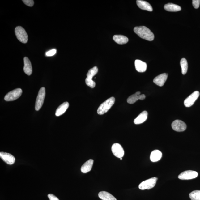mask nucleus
I'll list each match as a JSON object with an SVG mask.
<instances>
[{
  "instance_id": "f257e3e1",
  "label": "nucleus",
  "mask_w": 200,
  "mask_h": 200,
  "mask_svg": "<svg viewBox=\"0 0 200 200\" xmlns=\"http://www.w3.org/2000/svg\"><path fill=\"white\" fill-rule=\"evenodd\" d=\"M134 32L140 38L148 41H152L154 39V35L150 29L145 26L135 27L134 29Z\"/></svg>"
},
{
  "instance_id": "f03ea898",
  "label": "nucleus",
  "mask_w": 200,
  "mask_h": 200,
  "mask_svg": "<svg viewBox=\"0 0 200 200\" xmlns=\"http://www.w3.org/2000/svg\"><path fill=\"white\" fill-rule=\"evenodd\" d=\"M115 102L114 97H112L100 104L97 110L99 115H102L107 113L111 109Z\"/></svg>"
},
{
  "instance_id": "7ed1b4c3",
  "label": "nucleus",
  "mask_w": 200,
  "mask_h": 200,
  "mask_svg": "<svg viewBox=\"0 0 200 200\" xmlns=\"http://www.w3.org/2000/svg\"><path fill=\"white\" fill-rule=\"evenodd\" d=\"M98 70V68L97 66H95L90 69L87 74V78L85 79L86 83L87 86L91 88H94L96 85V83L92 79L93 76L97 74Z\"/></svg>"
},
{
  "instance_id": "20e7f679",
  "label": "nucleus",
  "mask_w": 200,
  "mask_h": 200,
  "mask_svg": "<svg viewBox=\"0 0 200 200\" xmlns=\"http://www.w3.org/2000/svg\"><path fill=\"white\" fill-rule=\"evenodd\" d=\"M15 33L18 40L23 44H26L28 40L27 33L25 29L20 26H18L15 29Z\"/></svg>"
},
{
  "instance_id": "39448f33",
  "label": "nucleus",
  "mask_w": 200,
  "mask_h": 200,
  "mask_svg": "<svg viewBox=\"0 0 200 200\" xmlns=\"http://www.w3.org/2000/svg\"><path fill=\"white\" fill-rule=\"evenodd\" d=\"M45 95V89L44 87H42L39 91L35 103V109L36 111H39L42 107Z\"/></svg>"
},
{
  "instance_id": "423d86ee",
  "label": "nucleus",
  "mask_w": 200,
  "mask_h": 200,
  "mask_svg": "<svg viewBox=\"0 0 200 200\" xmlns=\"http://www.w3.org/2000/svg\"><path fill=\"white\" fill-rule=\"evenodd\" d=\"M157 179L158 178L156 177L147 179L141 182L139 185V188L140 189L143 190L150 189L155 185Z\"/></svg>"
},
{
  "instance_id": "0eeeda50",
  "label": "nucleus",
  "mask_w": 200,
  "mask_h": 200,
  "mask_svg": "<svg viewBox=\"0 0 200 200\" xmlns=\"http://www.w3.org/2000/svg\"><path fill=\"white\" fill-rule=\"evenodd\" d=\"M22 90L20 88H17L10 91L5 95V100L6 101H12L17 100L21 96Z\"/></svg>"
},
{
  "instance_id": "6e6552de",
  "label": "nucleus",
  "mask_w": 200,
  "mask_h": 200,
  "mask_svg": "<svg viewBox=\"0 0 200 200\" xmlns=\"http://www.w3.org/2000/svg\"><path fill=\"white\" fill-rule=\"evenodd\" d=\"M199 92L198 91H195L192 93L185 100L184 102L185 106L186 107H189L193 105L196 100L199 98Z\"/></svg>"
},
{
  "instance_id": "1a4fd4ad",
  "label": "nucleus",
  "mask_w": 200,
  "mask_h": 200,
  "mask_svg": "<svg viewBox=\"0 0 200 200\" xmlns=\"http://www.w3.org/2000/svg\"><path fill=\"white\" fill-rule=\"evenodd\" d=\"M197 172L191 170L185 171L178 176V178L182 180H189L196 178L198 177Z\"/></svg>"
},
{
  "instance_id": "9d476101",
  "label": "nucleus",
  "mask_w": 200,
  "mask_h": 200,
  "mask_svg": "<svg viewBox=\"0 0 200 200\" xmlns=\"http://www.w3.org/2000/svg\"><path fill=\"white\" fill-rule=\"evenodd\" d=\"M112 151L117 157L122 158L124 155V151L121 146L118 143H115L112 146Z\"/></svg>"
},
{
  "instance_id": "9b49d317",
  "label": "nucleus",
  "mask_w": 200,
  "mask_h": 200,
  "mask_svg": "<svg viewBox=\"0 0 200 200\" xmlns=\"http://www.w3.org/2000/svg\"><path fill=\"white\" fill-rule=\"evenodd\" d=\"M173 130L177 132H183L186 130V125L184 121L180 120H176L172 124Z\"/></svg>"
},
{
  "instance_id": "f8f14e48",
  "label": "nucleus",
  "mask_w": 200,
  "mask_h": 200,
  "mask_svg": "<svg viewBox=\"0 0 200 200\" xmlns=\"http://www.w3.org/2000/svg\"><path fill=\"white\" fill-rule=\"evenodd\" d=\"M140 91H137L135 94L131 95L127 99V101L128 104H133L138 100H143L146 98L145 95L144 94L141 95Z\"/></svg>"
},
{
  "instance_id": "ddd939ff",
  "label": "nucleus",
  "mask_w": 200,
  "mask_h": 200,
  "mask_svg": "<svg viewBox=\"0 0 200 200\" xmlns=\"http://www.w3.org/2000/svg\"><path fill=\"white\" fill-rule=\"evenodd\" d=\"M0 157L4 161L10 165L14 164L15 161V158L14 156L6 152H0Z\"/></svg>"
},
{
  "instance_id": "4468645a",
  "label": "nucleus",
  "mask_w": 200,
  "mask_h": 200,
  "mask_svg": "<svg viewBox=\"0 0 200 200\" xmlns=\"http://www.w3.org/2000/svg\"><path fill=\"white\" fill-rule=\"evenodd\" d=\"M168 76V74L166 73L160 74L155 78L153 82L156 85L160 86V87H162L165 83L167 79Z\"/></svg>"
},
{
  "instance_id": "2eb2a0df",
  "label": "nucleus",
  "mask_w": 200,
  "mask_h": 200,
  "mask_svg": "<svg viewBox=\"0 0 200 200\" xmlns=\"http://www.w3.org/2000/svg\"><path fill=\"white\" fill-rule=\"evenodd\" d=\"M24 66L23 70L28 75H31L32 73V68L30 61L27 57L24 58Z\"/></svg>"
},
{
  "instance_id": "dca6fc26",
  "label": "nucleus",
  "mask_w": 200,
  "mask_h": 200,
  "mask_svg": "<svg viewBox=\"0 0 200 200\" xmlns=\"http://www.w3.org/2000/svg\"><path fill=\"white\" fill-rule=\"evenodd\" d=\"M136 3L139 8L149 12H152L153 11L152 6L147 2L142 1V0H137L136 1Z\"/></svg>"
},
{
  "instance_id": "f3484780",
  "label": "nucleus",
  "mask_w": 200,
  "mask_h": 200,
  "mask_svg": "<svg viewBox=\"0 0 200 200\" xmlns=\"http://www.w3.org/2000/svg\"><path fill=\"white\" fill-rule=\"evenodd\" d=\"M135 68L136 70L139 72H144L147 69V63L139 60H136L134 62Z\"/></svg>"
},
{
  "instance_id": "a211bd4d",
  "label": "nucleus",
  "mask_w": 200,
  "mask_h": 200,
  "mask_svg": "<svg viewBox=\"0 0 200 200\" xmlns=\"http://www.w3.org/2000/svg\"><path fill=\"white\" fill-rule=\"evenodd\" d=\"M147 111H143L138 115V116L134 119V124L138 125L144 122L147 118Z\"/></svg>"
},
{
  "instance_id": "6ab92c4d",
  "label": "nucleus",
  "mask_w": 200,
  "mask_h": 200,
  "mask_svg": "<svg viewBox=\"0 0 200 200\" xmlns=\"http://www.w3.org/2000/svg\"><path fill=\"white\" fill-rule=\"evenodd\" d=\"M69 106V104L68 102H65L59 106L56 110L55 115L59 117L65 113Z\"/></svg>"
},
{
  "instance_id": "aec40b11",
  "label": "nucleus",
  "mask_w": 200,
  "mask_h": 200,
  "mask_svg": "<svg viewBox=\"0 0 200 200\" xmlns=\"http://www.w3.org/2000/svg\"><path fill=\"white\" fill-rule=\"evenodd\" d=\"M93 160H89L85 163L81 168V171L82 173H87L90 171L92 168L93 164Z\"/></svg>"
},
{
  "instance_id": "412c9836",
  "label": "nucleus",
  "mask_w": 200,
  "mask_h": 200,
  "mask_svg": "<svg viewBox=\"0 0 200 200\" xmlns=\"http://www.w3.org/2000/svg\"><path fill=\"white\" fill-rule=\"evenodd\" d=\"M113 39L117 44L120 45L126 44L129 41L127 37L122 35H115Z\"/></svg>"
},
{
  "instance_id": "4be33fe9",
  "label": "nucleus",
  "mask_w": 200,
  "mask_h": 200,
  "mask_svg": "<svg viewBox=\"0 0 200 200\" xmlns=\"http://www.w3.org/2000/svg\"><path fill=\"white\" fill-rule=\"evenodd\" d=\"M164 9L166 11L172 12H177L181 10V7L179 6L172 3L165 5Z\"/></svg>"
},
{
  "instance_id": "5701e85b",
  "label": "nucleus",
  "mask_w": 200,
  "mask_h": 200,
  "mask_svg": "<svg viewBox=\"0 0 200 200\" xmlns=\"http://www.w3.org/2000/svg\"><path fill=\"white\" fill-rule=\"evenodd\" d=\"M162 155V152L159 150H155L153 151L151 154V160L152 162H158V161L161 159Z\"/></svg>"
},
{
  "instance_id": "b1692460",
  "label": "nucleus",
  "mask_w": 200,
  "mask_h": 200,
  "mask_svg": "<svg viewBox=\"0 0 200 200\" xmlns=\"http://www.w3.org/2000/svg\"><path fill=\"white\" fill-rule=\"evenodd\" d=\"M99 197L102 200H117L111 194L106 191H101L98 194Z\"/></svg>"
},
{
  "instance_id": "393cba45",
  "label": "nucleus",
  "mask_w": 200,
  "mask_h": 200,
  "mask_svg": "<svg viewBox=\"0 0 200 200\" xmlns=\"http://www.w3.org/2000/svg\"><path fill=\"white\" fill-rule=\"evenodd\" d=\"M180 65L182 69V73L183 74L185 75L187 72L188 69V63L187 61L185 58L181 59L180 62Z\"/></svg>"
},
{
  "instance_id": "a878e982",
  "label": "nucleus",
  "mask_w": 200,
  "mask_h": 200,
  "mask_svg": "<svg viewBox=\"0 0 200 200\" xmlns=\"http://www.w3.org/2000/svg\"><path fill=\"white\" fill-rule=\"evenodd\" d=\"M189 197L192 200H200V190H194L189 194Z\"/></svg>"
},
{
  "instance_id": "bb28decb",
  "label": "nucleus",
  "mask_w": 200,
  "mask_h": 200,
  "mask_svg": "<svg viewBox=\"0 0 200 200\" xmlns=\"http://www.w3.org/2000/svg\"><path fill=\"white\" fill-rule=\"evenodd\" d=\"M22 1L28 6L32 7L34 5V2L33 0H23Z\"/></svg>"
},
{
  "instance_id": "cd10ccee",
  "label": "nucleus",
  "mask_w": 200,
  "mask_h": 200,
  "mask_svg": "<svg viewBox=\"0 0 200 200\" xmlns=\"http://www.w3.org/2000/svg\"><path fill=\"white\" fill-rule=\"evenodd\" d=\"M200 4V0H193L192 1V5L194 8L195 9L198 8Z\"/></svg>"
},
{
  "instance_id": "c85d7f7f",
  "label": "nucleus",
  "mask_w": 200,
  "mask_h": 200,
  "mask_svg": "<svg viewBox=\"0 0 200 200\" xmlns=\"http://www.w3.org/2000/svg\"><path fill=\"white\" fill-rule=\"evenodd\" d=\"M57 52V50L55 49H52L46 52V55L48 57H51V56L55 55Z\"/></svg>"
},
{
  "instance_id": "c756f323",
  "label": "nucleus",
  "mask_w": 200,
  "mask_h": 200,
  "mask_svg": "<svg viewBox=\"0 0 200 200\" xmlns=\"http://www.w3.org/2000/svg\"><path fill=\"white\" fill-rule=\"evenodd\" d=\"M48 197L50 200H59L57 197L52 194H49Z\"/></svg>"
},
{
  "instance_id": "7c9ffc66",
  "label": "nucleus",
  "mask_w": 200,
  "mask_h": 200,
  "mask_svg": "<svg viewBox=\"0 0 200 200\" xmlns=\"http://www.w3.org/2000/svg\"><path fill=\"white\" fill-rule=\"evenodd\" d=\"M120 159H121V160H122V158H121Z\"/></svg>"
}]
</instances>
